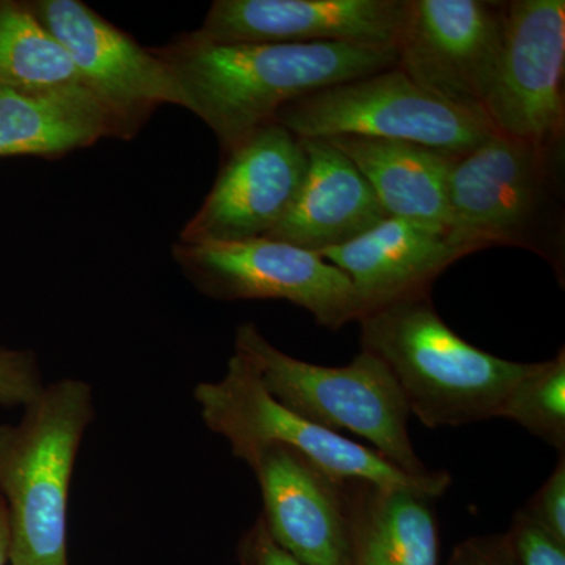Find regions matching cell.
Returning a JSON list of instances; mask_svg holds the SVG:
<instances>
[{
	"label": "cell",
	"mask_w": 565,
	"mask_h": 565,
	"mask_svg": "<svg viewBox=\"0 0 565 565\" xmlns=\"http://www.w3.org/2000/svg\"><path fill=\"white\" fill-rule=\"evenodd\" d=\"M307 173L302 140L278 122L225 152L214 185L182 228V244L241 243L274 232L288 214Z\"/></svg>",
	"instance_id": "7c38bea8"
},
{
	"label": "cell",
	"mask_w": 565,
	"mask_h": 565,
	"mask_svg": "<svg viewBox=\"0 0 565 565\" xmlns=\"http://www.w3.org/2000/svg\"><path fill=\"white\" fill-rule=\"evenodd\" d=\"M248 467L262 489L264 525L303 565H352L351 481L285 446H269Z\"/></svg>",
	"instance_id": "4fadbf2b"
},
{
	"label": "cell",
	"mask_w": 565,
	"mask_h": 565,
	"mask_svg": "<svg viewBox=\"0 0 565 565\" xmlns=\"http://www.w3.org/2000/svg\"><path fill=\"white\" fill-rule=\"evenodd\" d=\"M193 399L207 429L228 441L233 456L250 465L269 446L294 449L338 478L405 487L440 498L448 471L426 478L404 473L373 448L297 415L267 393L250 364L233 353L221 381L196 385Z\"/></svg>",
	"instance_id": "8992f818"
},
{
	"label": "cell",
	"mask_w": 565,
	"mask_h": 565,
	"mask_svg": "<svg viewBox=\"0 0 565 565\" xmlns=\"http://www.w3.org/2000/svg\"><path fill=\"white\" fill-rule=\"evenodd\" d=\"M498 418L511 419L534 437L565 452V349L531 364L505 397Z\"/></svg>",
	"instance_id": "44dd1931"
},
{
	"label": "cell",
	"mask_w": 565,
	"mask_h": 565,
	"mask_svg": "<svg viewBox=\"0 0 565 565\" xmlns=\"http://www.w3.org/2000/svg\"><path fill=\"white\" fill-rule=\"evenodd\" d=\"M356 323L362 351L385 364L411 414L429 429L498 418L533 364L467 343L440 318L430 294L386 305Z\"/></svg>",
	"instance_id": "7a4b0ae2"
},
{
	"label": "cell",
	"mask_w": 565,
	"mask_h": 565,
	"mask_svg": "<svg viewBox=\"0 0 565 565\" xmlns=\"http://www.w3.org/2000/svg\"><path fill=\"white\" fill-rule=\"evenodd\" d=\"M503 542L512 565H565V544L537 525L525 509L516 511Z\"/></svg>",
	"instance_id": "7402d4cb"
},
{
	"label": "cell",
	"mask_w": 565,
	"mask_h": 565,
	"mask_svg": "<svg viewBox=\"0 0 565 565\" xmlns=\"http://www.w3.org/2000/svg\"><path fill=\"white\" fill-rule=\"evenodd\" d=\"M82 84L79 73L28 2L0 0V87L43 92Z\"/></svg>",
	"instance_id": "ffe728a7"
},
{
	"label": "cell",
	"mask_w": 565,
	"mask_h": 565,
	"mask_svg": "<svg viewBox=\"0 0 565 565\" xmlns=\"http://www.w3.org/2000/svg\"><path fill=\"white\" fill-rule=\"evenodd\" d=\"M523 509L546 533L565 544V452L557 459L553 473Z\"/></svg>",
	"instance_id": "cb8c5ba5"
},
{
	"label": "cell",
	"mask_w": 565,
	"mask_h": 565,
	"mask_svg": "<svg viewBox=\"0 0 565 565\" xmlns=\"http://www.w3.org/2000/svg\"><path fill=\"white\" fill-rule=\"evenodd\" d=\"M151 51L172 71L185 109L215 134L223 154L273 125L289 103L397 65L396 47L217 44L193 32Z\"/></svg>",
	"instance_id": "6da1fadb"
},
{
	"label": "cell",
	"mask_w": 565,
	"mask_h": 565,
	"mask_svg": "<svg viewBox=\"0 0 565 565\" xmlns=\"http://www.w3.org/2000/svg\"><path fill=\"white\" fill-rule=\"evenodd\" d=\"M275 122L300 140L367 137L460 156L494 134L482 118L441 102L397 66L310 93L282 107Z\"/></svg>",
	"instance_id": "52a82bcc"
},
{
	"label": "cell",
	"mask_w": 565,
	"mask_h": 565,
	"mask_svg": "<svg viewBox=\"0 0 565 565\" xmlns=\"http://www.w3.org/2000/svg\"><path fill=\"white\" fill-rule=\"evenodd\" d=\"M505 6L489 0H405L397 68L441 102L484 120L503 47Z\"/></svg>",
	"instance_id": "30bf717a"
},
{
	"label": "cell",
	"mask_w": 565,
	"mask_h": 565,
	"mask_svg": "<svg viewBox=\"0 0 565 565\" xmlns=\"http://www.w3.org/2000/svg\"><path fill=\"white\" fill-rule=\"evenodd\" d=\"M28 3L68 52L85 87L109 111L118 139H131L163 104L185 109L169 66L90 7L81 0Z\"/></svg>",
	"instance_id": "8fae6325"
},
{
	"label": "cell",
	"mask_w": 565,
	"mask_h": 565,
	"mask_svg": "<svg viewBox=\"0 0 565 565\" xmlns=\"http://www.w3.org/2000/svg\"><path fill=\"white\" fill-rule=\"evenodd\" d=\"M31 352L0 348V405H28L43 390Z\"/></svg>",
	"instance_id": "603a6c76"
},
{
	"label": "cell",
	"mask_w": 565,
	"mask_h": 565,
	"mask_svg": "<svg viewBox=\"0 0 565 565\" xmlns=\"http://www.w3.org/2000/svg\"><path fill=\"white\" fill-rule=\"evenodd\" d=\"M237 559L239 565H303L275 544L262 515L241 537Z\"/></svg>",
	"instance_id": "d4e9b609"
},
{
	"label": "cell",
	"mask_w": 565,
	"mask_h": 565,
	"mask_svg": "<svg viewBox=\"0 0 565 565\" xmlns=\"http://www.w3.org/2000/svg\"><path fill=\"white\" fill-rule=\"evenodd\" d=\"M563 150L487 137L457 159L449 177V241L465 256L526 248L564 281Z\"/></svg>",
	"instance_id": "277c9868"
},
{
	"label": "cell",
	"mask_w": 565,
	"mask_h": 565,
	"mask_svg": "<svg viewBox=\"0 0 565 565\" xmlns=\"http://www.w3.org/2000/svg\"><path fill=\"white\" fill-rule=\"evenodd\" d=\"M95 418L92 386L44 385L18 424L0 426V498L10 523V565H68L74 463Z\"/></svg>",
	"instance_id": "3957f363"
},
{
	"label": "cell",
	"mask_w": 565,
	"mask_h": 565,
	"mask_svg": "<svg viewBox=\"0 0 565 565\" xmlns=\"http://www.w3.org/2000/svg\"><path fill=\"white\" fill-rule=\"evenodd\" d=\"M118 137L109 111L85 85L43 92L0 87V159L58 158Z\"/></svg>",
	"instance_id": "ac0fdd59"
},
{
	"label": "cell",
	"mask_w": 565,
	"mask_h": 565,
	"mask_svg": "<svg viewBox=\"0 0 565 565\" xmlns=\"http://www.w3.org/2000/svg\"><path fill=\"white\" fill-rule=\"evenodd\" d=\"M362 172L390 217L449 230V177L460 154L411 141L327 139Z\"/></svg>",
	"instance_id": "e0dca14e"
},
{
	"label": "cell",
	"mask_w": 565,
	"mask_h": 565,
	"mask_svg": "<svg viewBox=\"0 0 565 565\" xmlns=\"http://www.w3.org/2000/svg\"><path fill=\"white\" fill-rule=\"evenodd\" d=\"M448 565H512L503 535H478L456 546Z\"/></svg>",
	"instance_id": "484cf974"
},
{
	"label": "cell",
	"mask_w": 565,
	"mask_h": 565,
	"mask_svg": "<svg viewBox=\"0 0 565 565\" xmlns=\"http://www.w3.org/2000/svg\"><path fill=\"white\" fill-rule=\"evenodd\" d=\"M0 565H10L9 512L2 498H0Z\"/></svg>",
	"instance_id": "4316f807"
},
{
	"label": "cell",
	"mask_w": 565,
	"mask_h": 565,
	"mask_svg": "<svg viewBox=\"0 0 565 565\" xmlns=\"http://www.w3.org/2000/svg\"><path fill=\"white\" fill-rule=\"evenodd\" d=\"M565 2L511 0L484 120L498 136L563 150Z\"/></svg>",
	"instance_id": "9c48e42d"
},
{
	"label": "cell",
	"mask_w": 565,
	"mask_h": 565,
	"mask_svg": "<svg viewBox=\"0 0 565 565\" xmlns=\"http://www.w3.org/2000/svg\"><path fill=\"white\" fill-rule=\"evenodd\" d=\"M234 353L250 364L267 393L289 411L333 433L359 435L404 473L415 478L433 473L412 444V414L403 392L371 353L360 351L345 366H319L275 348L253 322L237 327Z\"/></svg>",
	"instance_id": "5b68a950"
},
{
	"label": "cell",
	"mask_w": 565,
	"mask_h": 565,
	"mask_svg": "<svg viewBox=\"0 0 565 565\" xmlns=\"http://www.w3.org/2000/svg\"><path fill=\"white\" fill-rule=\"evenodd\" d=\"M433 503L419 490L351 481L352 565H438Z\"/></svg>",
	"instance_id": "d6986e66"
},
{
	"label": "cell",
	"mask_w": 565,
	"mask_h": 565,
	"mask_svg": "<svg viewBox=\"0 0 565 565\" xmlns=\"http://www.w3.org/2000/svg\"><path fill=\"white\" fill-rule=\"evenodd\" d=\"M189 281L215 300H286L340 330L362 316L352 282L318 253L259 237L241 243L173 245Z\"/></svg>",
	"instance_id": "ba28073f"
},
{
	"label": "cell",
	"mask_w": 565,
	"mask_h": 565,
	"mask_svg": "<svg viewBox=\"0 0 565 565\" xmlns=\"http://www.w3.org/2000/svg\"><path fill=\"white\" fill-rule=\"evenodd\" d=\"M307 173L269 239L319 253L370 232L390 215L355 163L327 139L302 140Z\"/></svg>",
	"instance_id": "2e32d148"
},
{
	"label": "cell",
	"mask_w": 565,
	"mask_h": 565,
	"mask_svg": "<svg viewBox=\"0 0 565 565\" xmlns=\"http://www.w3.org/2000/svg\"><path fill=\"white\" fill-rule=\"evenodd\" d=\"M318 255L351 280L362 316L430 294L434 281L465 258L446 230L397 217L385 218L351 243Z\"/></svg>",
	"instance_id": "9a60e30c"
},
{
	"label": "cell",
	"mask_w": 565,
	"mask_h": 565,
	"mask_svg": "<svg viewBox=\"0 0 565 565\" xmlns=\"http://www.w3.org/2000/svg\"><path fill=\"white\" fill-rule=\"evenodd\" d=\"M405 0H215L199 39L217 44L396 47Z\"/></svg>",
	"instance_id": "5bb4252c"
}]
</instances>
